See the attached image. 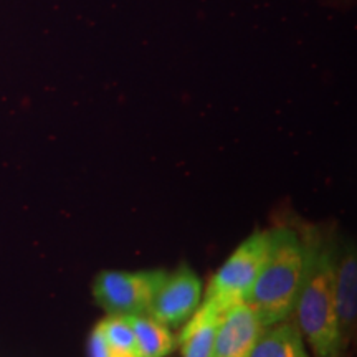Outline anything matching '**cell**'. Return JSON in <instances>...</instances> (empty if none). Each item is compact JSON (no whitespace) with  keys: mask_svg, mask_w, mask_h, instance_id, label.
<instances>
[{"mask_svg":"<svg viewBox=\"0 0 357 357\" xmlns=\"http://www.w3.org/2000/svg\"><path fill=\"white\" fill-rule=\"evenodd\" d=\"M310 234L288 225L270 230V245L260 273L245 303L268 328L291 318L310 257Z\"/></svg>","mask_w":357,"mask_h":357,"instance_id":"1","label":"cell"},{"mask_svg":"<svg viewBox=\"0 0 357 357\" xmlns=\"http://www.w3.org/2000/svg\"><path fill=\"white\" fill-rule=\"evenodd\" d=\"M334 245L311 230L306 273L293 307L294 324L314 357H342L346 352L334 303Z\"/></svg>","mask_w":357,"mask_h":357,"instance_id":"2","label":"cell"},{"mask_svg":"<svg viewBox=\"0 0 357 357\" xmlns=\"http://www.w3.org/2000/svg\"><path fill=\"white\" fill-rule=\"evenodd\" d=\"M270 230H255L236 247L212 276L202 301L215 303L223 310L236 301H245L265 261Z\"/></svg>","mask_w":357,"mask_h":357,"instance_id":"3","label":"cell"},{"mask_svg":"<svg viewBox=\"0 0 357 357\" xmlns=\"http://www.w3.org/2000/svg\"><path fill=\"white\" fill-rule=\"evenodd\" d=\"M166 270H102L93 281V296L108 316L147 314Z\"/></svg>","mask_w":357,"mask_h":357,"instance_id":"4","label":"cell"},{"mask_svg":"<svg viewBox=\"0 0 357 357\" xmlns=\"http://www.w3.org/2000/svg\"><path fill=\"white\" fill-rule=\"evenodd\" d=\"M202 296V280L190 266L181 265L172 273L167 271V276L147 310V316L169 329H178L194 314Z\"/></svg>","mask_w":357,"mask_h":357,"instance_id":"5","label":"cell"},{"mask_svg":"<svg viewBox=\"0 0 357 357\" xmlns=\"http://www.w3.org/2000/svg\"><path fill=\"white\" fill-rule=\"evenodd\" d=\"M265 326L248 303L227 307L218 324L212 357H250Z\"/></svg>","mask_w":357,"mask_h":357,"instance_id":"6","label":"cell"},{"mask_svg":"<svg viewBox=\"0 0 357 357\" xmlns=\"http://www.w3.org/2000/svg\"><path fill=\"white\" fill-rule=\"evenodd\" d=\"M334 303L339 333L347 351L357 324V257L354 243L334 245Z\"/></svg>","mask_w":357,"mask_h":357,"instance_id":"7","label":"cell"},{"mask_svg":"<svg viewBox=\"0 0 357 357\" xmlns=\"http://www.w3.org/2000/svg\"><path fill=\"white\" fill-rule=\"evenodd\" d=\"M225 310L215 303L200 301L194 314L178 328L181 357H212L218 324Z\"/></svg>","mask_w":357,"mask_h":357,"instance_id":"8","label":"cell"},{"mask_svg":"<svg viewBox=\"0 0 357 357\" xmlns=\"http://www.w3.org/2000/svg\"><path fill=\"white\" fill-rule=\"evenodd\" d=\"M88 357H141L136 337L124 316H108L88 339Z\"/></svg>","mask_w":357,"mask_h":357,"instance_id":"9","label":"cell"},{"mask_svg":"<svg viewBox=\"0 0 357 357\" xmlns=\"http://www.w3.org/2000/svg\"><path fill=\"white\" fill-rule=\"evenodd\" d=\"M250 357H311L291 318L263 329Z\"/></svg>","mask_w":357,"mask_h":357,"instance_id":"10","label":"cell"},{"mask_svg":"<svg viewBox=\"0 0 357 357\" xmlns=\"http://www.w3.org/2000/svg\"><path fill=\"white\" fill-rule=\"evenodd\" d=\"M136 337L141 357H167L177 347L172 329L160 324L147 314L124 316Z\"/></svg>","mask_w":357,"mask_h":357,"instance_id":"11","label":"cell"}]
</instances>
